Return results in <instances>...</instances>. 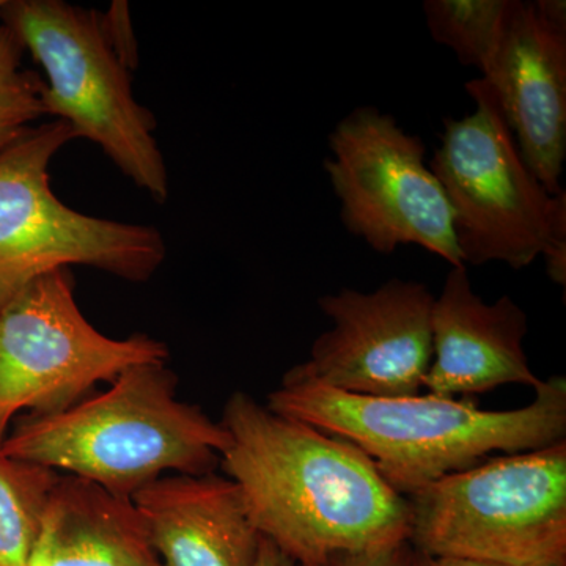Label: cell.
Wrapping results in <instances>:
<instances>
[{"mask_svg": "<svg viewBox=\"0 0 566 566\" xmlns=\"http://www.w3.org/2000/svg\"><path fill=\"white\" fill-rule=\"evenodd\" d=\"M434 296L423 283L392 281L375 292L342 289L319 297L333 327L283 378L374 398L415 397L433 359Z\"/></svg>", "mask_w": 566, "mask_h": 566, "instance_id": "obj_10", "label": "cell"}, {"mask_svg": "<svg viewBox=\"0 0 566 566\" xmlns=\"http://www.w3.org/2000/svg\"><path fill=\"white\" fill-rule=\"evenodd\" d=\"M229 446L221 422L178 400L166 364H140L69 409L25 417L0 449L133 497L164 474H212Z\"/></svg>", "mask_w": 566, "mask_h": 566, "instance_id": "obj_3", "label": "cell"}, {"mask_svg": "<svg viewBox=\"0 0 566 566\" xmlns=\"http://www.w3.org/2000/svg\"><path fill=\"white\" fill-rule=\"evenodd\" d=\"M517 151L551 196L566 156V29L549 24L534 2L510 0L493 62L483 74Z\"/></svg>", "mask_w": 566, "mask_h": 566, "instance_id": "obj_11", "label": "cell"}, {"mask_svg": "<svg viewBox=\"0 0 566 566\" xmlns=\"http://www.w3.org/2000/svg\"><path fill=\"white\" fill-rule=\"evenodd\" d=\"M74 139L54 118L0 151V311L35 279L73 264L145 282L166 260L155 227L82 214L52 192L50 164Z\"/></svg>", "mask_w": 566, "mask_h": 566, "instance_id": "obj_7", "label": "cell"}, {"mask_svg": "<svg viewBox=\"0 0 566 566\" xmlns=\"http://www.w3.org/2000/svg\"><path fill=\"white\" fill-rule=\"evenodd\" d=\"M475 111L446 118L430 161L452 211L463 263L521 270L545 256L551 281L566 283V196H551L527 169L490 82L465 85Z\"/></svg>", "mask_w": 566, "mask_h": 566, "instance_id": "obj_4", "label": "cell"}, {"mask_svg": "<svg viewBox=\"0 0 566 566\" xmlns=\"http://www.w3.org/2000/svg\"><path fill=\"white\" fill-rule=\"evenodd\" d=\"M406 499L416 553L510 566L566 564V441L488 458Z\"/></svg>", "mask_w": 566, "mask_h": 566, "instance_id": "obj_5", "label": "cell"}, {"mask_svg": "<svg viewBox=\"0 0 566 566\" xmlns=\"http://www.w3.org/2000/svg\"><path fill=\"white\" fill-rule=\"evenodd\" d=\"M3 2H6V0H0V7L3 6Z\"/></svg>", "mask_w": 566, "mask_h": 566, "instance_id": "obj_22", "label": "cell"}, {"mask_svg": "<svg viewBox=\"0 0 566 566\" xmlns=\"http://www.w3.org/2000/svg\"><path fill=\"white\" fill-rule=\"evenodd\" d=\"M59 472L0 449V566H29L41 517Z\"/></svg>", "mask_w": 566, "mask_h": 566, "instance_id": "obj_15", "label": "cell"}, {"mask_svg": "<svg viewBox=\"0 0 566 566\" xmlns=\"http://www.w3.org/2000/svg\"><path fill=\"white\" fill-rule=\"evenodd\" d=\"M163 566H251L260 534L227 476L164 475L133 495Z\"/></svg>", "mask_w": 566, "mask_h": 566, "instance_id": "obj_13", "label": "cell"}, {"mask_svg": "<svg viewBox=\"0 0 566 566\" xmlns=\"http://www.w3.org/2000/svg\"><path fill=\"white\" fill-rule=\"evenodd\" d=\"M412 560H415V549L405 542L400 545L365 551V553L337 554L322 564L308 566H412Z\"/></svg>", "mask_w": 566, "mask_h": 566, "instance_id": "obj_19", "label": "cell"}, {"mask_svg": "<svg viewBox=\"0 0 566 566\" xmlns=\"http://www.w3.org/2000/svg\"><path fill=\"white\" fill-rule=\"evenodd\" d=\"M167 357V345L150 335L99 333L74 300L69 268L41 275L0 311V446L20 412L63 411L98 382Z\"/></svg>", "mask_w": 566, "mask_h": 566, "instance_id": "obj_8", "label": "cell"}, {"mask_svg": "<svg viewBox=\"0 0 566 566\" xmlns=\"http://www.w3.org/2000/svg\"><path fill=\"white\" fill-rule=\"evenodd\" d=\"M102 24L112 51L120 59L123 65L129 71L137 70L139 48H137L136 35H134L128 2H123V0L112 2L109 10L102 13Z\"/></svg>", "mask_w": 566, "mask_h": 566, "instance_id": "obj_18", "label": "cell"}, {"mask_svg": "<svg viewBox=\"0 0 566 566\" xmlns=\"http://www.w3.org/2000/svg\"><path fill=\"white\" fill-rule=\"evenodd\" d=\"M24 44L7 25H0V151L44 117L41 93L44 81L22 66Z\"/></svg>", "mask_w": 566, "mask_h": 566, "instance_id": "obj_17", "label": "cell"}, {"mask_svg": "<svg viewBox=\"0 0 566 566\" xmlns=\"http://www.w3.org/2000/svg\"><path fill=\"white\" fill-rule=\"evenodd\" d=\"M251 566H297L271 539L260 536L259 549Z\"/></svg>", "mask_w": 566, "mask_h": 566, "instance_id": "obj_20", "label": "cell"}, {"mask_svg": "<svg viewBox=\"0 0 566 566\" xmlns=\"http://www.w3.org/2000/svg\"><path fill=\"white\" fill-rule=\"evenodd\" d=\"M510 0H427L428 29L436 43L455 52L458 61L490 69L501 41Z\"/></svg>", "mask_w": 566, "mask_h": 566, "instance_id": "obj_16", "label": "cell"}, {"mask_svg": "<svg viewBox=\"0 0 566 566\" xmlns=\"http://www.w3.org/2000/svg\"><path fill=\"white\" fill-rule=\"evenodd\" d=\"M324 161L342 203V222L374 251L389 255L415 244L452 268L458 251L452 211L441 182L424 164V145L374 106L356 107L331 133Z\"/></svg>", "mask_w": 566, "mask_h": 566, "instance_id": "obj_9", "label": "cell"}, {"mask_svg": "<svg viewBox=\"0 0 566 566\" xmlns=\"http://www.w3.org/2000/svg\"><path fill=\"white\" fill-rule=\"evenodd\" d=\"M0 20L46 74L44 117L69 123L76 139L98 145L137 188L166 203L169 172L155 115L134 98L132 71L112 51L102 13L63 0H10Z\"/></svg>", "mask_w": 566, "mask_h": 566, "instance_id": "obj_6", "label": "cell"}, {"mask_svg": "<svg viewBox=\"0 0 566 566\" xmlns=\"http://www.w3.org/2000/svg\"><path fill=\"white\" fill-rule=\"evenodd\" d=\"M221 423L230 434L227 479L260 536L297 566L408 542V499L359 447L244 392L229 398Z\"/></svg>", "mask_w": 566, "mask_h": 566, "instance_id": "obj_1", "label": "cell"}, {"mask_svg": "<svg viewBox=\"0 0 566 566\" xmlns=\"http://www.w3.org/2000/svg\"><path fill=\"white\" fill-rule=\"evenodd\" d=\"M527 329L526 312L512 297L488 304L472 289L465 266L452 268L431 311L433 359L424 389L441 397L509 385L535 389L542 379L524 352Z\"/></svg>", "mask_w": 566, "mask_h": 566, "instance_id": "obj_12", "label": "cell"}, {"mask_svg": "<svg viewBox=\"0 0 566 566\" xmlns=\"http://www.w3.org/2000/svg\"><path fill=\"white\" fill-rule=\"evenodd\" d=\"M534 390V400L523 408L485 411L468 398L360 397L282 378L266 406L359 447L406 497L493 453L528 452L566 441L565 376L542 379Z\"/></svg>", "mask_w": 566, "mask_h": 566, "instance_id": "obj_2", "label": "cell"}, {"mask_svg": "<svg viewBox=\"0 0 566 566\" xmlns=\"http://www.w3.org/2000/svg\"><path fill=\"white\" fill-rule=\"evenodd\" d=\"M29 566H163L132 497L59 474Z\"/></svg>", "mask_w": 566, "mask_h": 566, "instance_id": "obj_14", "label": "cell"}, {"mask_svg": "<svg viewBox=\"0 0 566 566\" xmlns=\"http://www.w3.org/2000/svg\"><path fill=\"white\" fill-rule=\"evenodd\" d=\"M412 566H510L499 564H488V562L464 560V558L434 557L424 556L416 553ZM535 566H566V564L535 565Z\"/></svg>", "mask_w": 566, "mask_h": 566, "instance_id": "obj_21", "label": "cell"}]
</instances>
